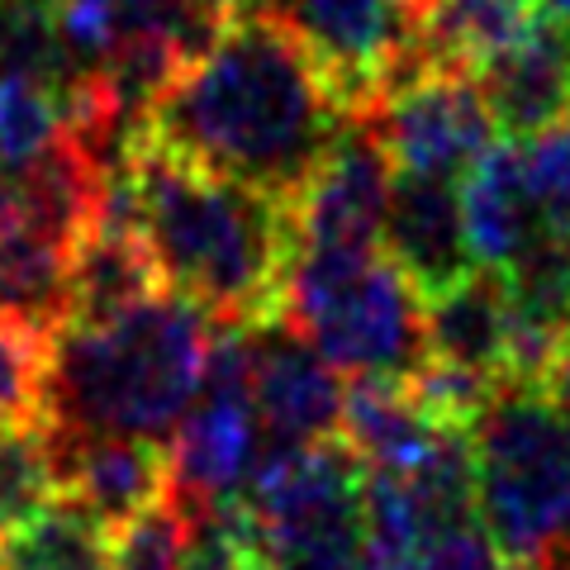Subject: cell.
I'll return each instance as SVG.
<instances>
[{"instance_id": "obj_26", "label": "cell", "mask_w": 570, "mask_h": 570, "mask_svg": "<svg viewBox=\"0 0 570 570\" xmlns=\"http://www.w3.org/2000/svg\"><path fill=\"white\" fill-rule=\"evenodd\" d=\"M414 20H419V14H414Z\"/></svg>"}, {"instance_id": "obj_18", "label": "cell", "mask_w": 570, "mask_h": 570, "mask_svg": "<svg viewBox=\"0 0 570 570\" xmlns=\"http://www.w3.org/2000/svg\"><path fill=\"white\" fill-rule=\"evenodd\" d=\"M81 81L33 77V71H6L0 77V171H20L39 153H48L77 115Z\"/></svg>"}, {"instance_id": "obj_16", "label": "cell", "mask_w": 570, "mask_h": 570, "mask_svg": "<svg viewBox=\"0 0 570 570\" xmlns=\"http://www.w3.org/2000/svg\"><path fill=\"white\" fill-rule=\"evenodd\" d=\"M423 347L433 362L509 385V285L499 272H471L456 291L423 299Z\"/></svg>"}, {"instance_id": "obj_24", "label": "cell", "mask_w": 570, "mask_h": 570, "mask_svg": "<svg viewBox=\"0 0 570 570\" xmlns=\"http://www.w3.org/2000/svg\"><path fill=\"white\" fill-rule=\"evenodd\" d=\"M542 390L551 400H557L566 414H570V337H566V347H561V356L551 362V371H547V381H542Z\"/></svg>"}, {"instance_id": "obj_23", "label": "cell", "mask_w": 570, "mask_h": 570, "mask_svg": "<svg viewBox=\"0 0 570 570\" xmlns=\"http://www.w3.org/2000/svg\"><path fill=\"white\" fill-rule=\"evenodd\" d=\"M523 171L538 200L547 234L570 253V115L561 124H551L547 134L528 138L523 148Z\"/></svg>"}, {"instance_id": "obj_19", "label": "cell", "mask_w": 570, "mask_h": 570, "mask_svg": "<svg viewBox=\"0 0 570 570\" xmlns=\"http://www.w3.org/2000/svg\"><path fill=\"white\" fill-rule=\"evenodd\" d=\"M6 570H110V528L77 499L58 494L52 504L10 532L0 547Z\"/></svg>"}, {"instance_id": "obj_1", "label": "cell", "mask_w": 570, "mask_h": 570, "mask_svg": "<svg viewBox=\"0 0 570 570\" xmlns=\"http://www.w3.org/2000/svg\"><path fill=\"white\" fill-rule=\"evenodd\" d=\"M347 129L328 77L276 14L247 10L142 110L138 134L272 200L309 195Z\"/></svg>"}, {"instance_id": "obj_20", "label": "cell", "mask_w": 570, "mask_h": 570, "mask_svg": "<svg viewBox=\"0 0 570 570\" xmlns=\"http://www.w3.org/2000/svg\"><path fill=\"white\" fill-rule=\"evenodd\" d=\"M195 547V513L171 490L110 528V570H186Z\"/></svg>"}, {"instance_id": "obj_27", "label": "cell", "mask_w": 570, "mask_h": 570, "mask_svg": "<svg viewBox=\"0 0 570 570\" xmlns=\"http://www.w3.org/2000/svg\"><path fill=\"white\" fill-rule=\"evenodd\" d=\"M0 570H6V566H0Z\"/></svg>"}, {"instance_id": "obj_14", "label": "cell", "mask_w": 570, "mask_h": 570, "mask_svg": "<svg viewBox=\"0 0 570 570\" xmlns=\"http://www.w3.org/2000/svg\"><path fill=\"white\" fill-rule=\"evenodd\" d=\"M461 209H466V238L475 266L485 272H513L532 247L547 238V219L532 200L523 148L499 138L461 181Z\"/></svg>"}, {"instance_id": "obj_6", "label": "cell", "mask_w": 570, "mask_h": 570, "mask_svg": "<svg viewBox=\"0 0 570 570\" xmlns=\"http://www.w3.org/2000/svg\"><path fill=\"white\" fill-rule=\"evenodd\" d=\"M475 513L509 561L570 542V414L532 385H509L471 428Z\"/></svg>"}, {"instance_id": "obj_11", "label": "cell", "mask_w": 570, "mask_h": 570, "mask_svg": "<svg viewBox=\"0 0 570 570\" xmlns=\"http://www.w3.org/2000/svg\"><path fill=\"white\" fill-rule=\"evenodd\" d=\"M395 163L376 134V119H347L324 171L299 200V247H381Z\"/></svg>"}, {"instance_id": "obj_25", "label": "cell", "mask_w": 570, "mask_h": 570, "mask_svg": "<svg viewBox=\"0 0 570 570\" xmlns=\"http://www.w3.org/2000/svg\"><path fill=\"white\" fill-rule=\"evenodd\" d=\"M504 570H561V566L547 561V557H528V561H513V566H504Z\"/></svg>"}, {"instance_id": "obj_9", "label": "cell", "mask_w": 570, "mask_h": 570, "mask_svg": "<svg viewBox=\"0 0 570 570\" xmlns=\"http://www.w3.org/2000/svg\"><path fill=\"white\" fill-rule=\"evenodd\" d=\"M376 134L400 176L466 181V171L494 148V119L471 71L414 58L376 105Z\"/></svg>"}, {"instance_id": "obj_7", "label": "cell", "mask_w": 570, "mask_h": 570, "mask_svg": "<svg viewBox=\"0 0 570 570\" xmlns=\"http://www.w3.org/2000/svg\"><path fill=\"white\" fill-rule=\"evenodd\" d=\"M309 48L347 119L376 115L385 91L419 58L414 14L400 0H247Z\"/></svg>"}, {"instance_id": "obj_3", "label": "cell", "mask_w": 570, "mask_h": 570, "mask_svg": "<svg viewBox=\"0 0 570 570\" xmlns=\"http://www.w3.org/2000/svg\"><path fill=\"white\" fill-rule=\"evenodd\" d=\"M214 343L219 324L167 291L105 324H62L48 347L39 428L52 438L171 442L205 390Z\"/></svg>"}, {"instance_id": "obj_10", "label": "cell", "mask_w": 570, "mask_h": 570, "mask_svg": "<svg viewBox=\"0 0 570 570\" xmlns=\"http://www.w3.org/2000/svg\"><path fill=\"white\" fill-rule=\"evenodd\" d=\"M247 385L266 448H314L343 428V371L285 324L247 333Z\"/></svg>"}, {"instance_id": "obj_8", "label": "cell", "mask_w": 570, "mask_h": 570, "mask_svg": "<svg viewBox=\"0 0 570 570\" xmlns=\"http://www.w3.org/2000/svg\"><path fill=\"white\" fill-rule=\"evenodd\" d=\"M171 452V494L190 509H214L238 499L247 475L266 452L253 385H247V333L219 328L200 400L167 442Z\"/></svg>"}, {"instance_id": "obj_12", "label": "cell", "mask_w": 570, "mask_h": 570, "mask_svg": "<svg viewBox=\"0 0 570 570\" xmlns=\"http://www.w3.org/2000/svg\"><path fill=\"white\" fill-rule=\"evenodd\" d=\"M381 247H385V257L400 266V276L414 285L419 299L448 295L471 272H480L471 238H466L461 186L442 181V176H400L395 171Z\"/></svg>"}, {"instance_id": "obj_4", "label": "cell", "mask_w": 570, "mask_h": 570, "mask_svg": "<svg viewBox=\"0 0 570 570\" xmlns=\"http://www.w3.org/2000/svg\"><path fill=\"white\" fill-rule=\"evenodd\" d=\"M285 328L343 376H409L428 356L423 299L385 247H299L285 291Z\"/></svg>"}, {"instance_id": "obj_2", "label": "cell", "mask_w": 570, "mask_h": 570, "mask_svg": "<svg viewBox=\"0 0 570 570\" xmlns=\"http://www.w3.org/2000/svg\"><path fill=\"white\" fill-rule=\"evenodd\" d=\"M124 195L171 295L234 333L281 324L299 253L295 205L195 167L157 148L148 134H134L129 142Z\"/></svg>"}, {"instance_id": "obj_13", "label": "cell", "mask_w": 570, "mask_h": 570, "mask_svg": "<svg viewBox=\"0 0 570 570\" xmlns=\"http://www.w3.org/2000/svg\"><path fill=\"white\" fill-rule=\"evenodd\" d=\"M48 438L58 490L91 509L105 528L148 509L171 490V452L153 438Z\"/></svg>"}, {"instance_id": "obj_5", "label": "cell", "mask_w": 570, "mask_h": 570, "mask_svg": "<svg viewBox=\"0 0 570 570\" xmlns=\"http://www.w3.org/2000/svg\"><path fill=\"white\" fill-rule=\"evenodd\" d=\"M238 504L257 570H371L366 471L343 438L266 448Z\"/></svg>"}, {"instance_id": "obj_22", "label": "cell", "mask_w": 570, "mask_h": 570, "mask_svg": "<svg viewBox=\"0 0 570 570\" xmlns=\"http://www.w3.org/2000/svg\"><path fill=\"white\" fill-rule=\"evenodd\" d=\"M48 347H52V333L29 328L24 318L0 309V433L6 428H39Z\"/></svg>"}, {"instance_id": "obj_15", "label": "cell", "mask_w": 570, "mask_h": 570, "mask_svg": "<svg viewBox=\"0 0 570 570\" xmlns=\"http://www.w3.org/2000/svg\"><path fill=\"white\" fill-rule=\"evenodd\" d=\"M494 129L509 142H528L570 115V62L542 20L523 43L499 52L475 71Z\"/></svg>"}, {"instance_id": "obj_17", "label": "cell", "mask_w": 570, "mask_h": 570, "mask_svg": "<svg viewBox=\"0 0 570 570\" xmlns=\"http://www.w3.org/2000/svg\"><path fill=\"white\" fill-rule=\"evenodd\" d=\"M538 29V0H423L414 39L419 58L456 71L485 67Z\"/></svg>"}, {"instance_id": "obj_21", "label": "cell", "mask_w": 570, "mask_h": 570, "mask_svg": "<svg viewBox=\"0 0 570 570\" xmlns=\"http://www.w3.org/2000/svg\"><path fill=\"white\" fill-rule=\"evenodd\" d=\"M58 494V461L43 428H6L0 433V538L39 519Z\"/></svg>"}]
</instances>
